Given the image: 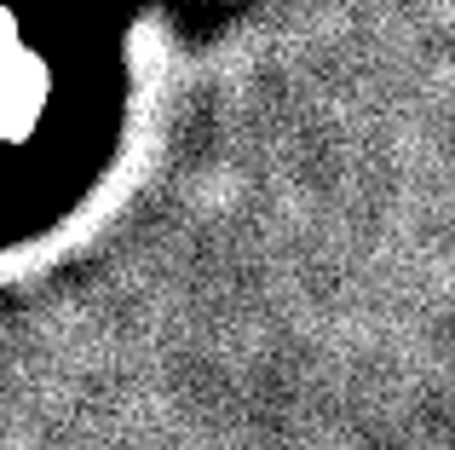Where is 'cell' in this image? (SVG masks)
Returning <instances> with one entry per match:
<instances>
[{
	"instance_id": "obj_1",
	"label": "cell",
	"mask_w": 455,
	"mask_h": 450,
	"mask_svg": "<svg viewBox=\"0 0 455 450\" xmlns=\"http://www.w3.org/2000/svg\"><path fill=\"white\" fill-rule=\"evenodd\" d=\"M127 52L99 0H0V260L46 237L110 173Z\"/></svg>"
}]
</instances>
